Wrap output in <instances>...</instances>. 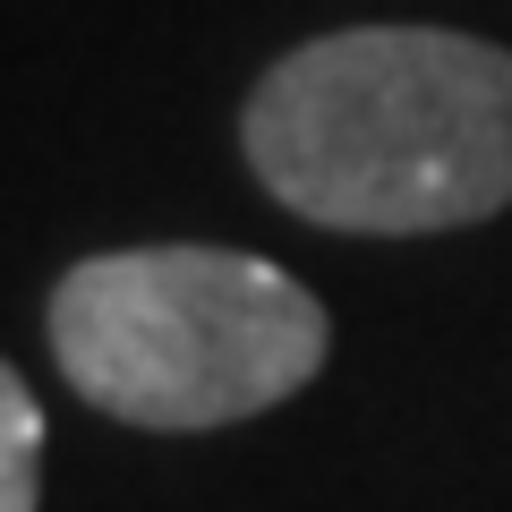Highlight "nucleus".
I'll return each instance as SVG.
<instances>
[{
    "label": "nucleus",
    "instance_id": "obj_1",
    "mask_svg": "<svg viewBox=\"0 0 512 512\" xmlns=\"http://www.w3.org/2000/svg\"><path fill=\"white\" fill-rule=\"evenodd\" d=\"M239 146L299 222L461 231L512 205V52L453 26H342L256 77Z\"/></svg>",
    "mask_w": 512,
    "mask_h": 512
},
{
    "label": "nucleus",
    "instance_id": "obj_2",
    "mask_svg": "<svg viewBox=\"0 0 512 512\" xmlns=\"http://www.w3.org/2000/svg\"><path fill=\"white\" fill-rule=\"evenodd\" d=\"M325 350V299L239 248H111L52 291V359L69 393L154 436H205L291 402Z\"/></svg>",
    "mask_w": 512,
    "mask_h": 512
},
{
    "label": "nucleus",
    "instance_id": "obj_3",
    "mask_svg": "<svg viewBox=\"0 0 512 512\" xmlns=\"http://www.w3.org/2000/svg\"><path fill=\"white\" fill-rule=\"evenodd\" d=\"M43 504V410L26 393V376L0 359V512Z\"/></svg>",
    "mask_w": 512,
    "mask_h": 512
}]
</instances>
